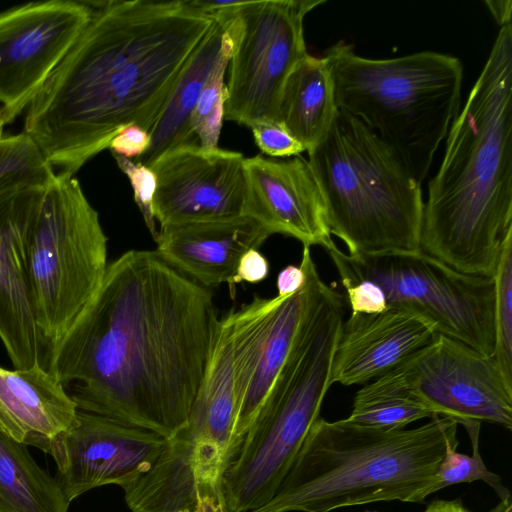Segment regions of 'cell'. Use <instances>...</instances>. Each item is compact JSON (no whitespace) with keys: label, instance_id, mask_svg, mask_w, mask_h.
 Returning a JSON list of instances; mask_svg holds the SVG:
<instances>
[{"label":"cell","instance_id":"6da1fadb","mask_svg":"<svg viewBox=\"0 0 512 512\" xmlns=\"http://www.w3.org/2000/svg\"><path fill=\"white\" fill-rule=\"evenodd\" d=\"M221 318L210 290L156 250L126 251L42 365L78 410L169 438L188 419Z\"/></svg>","mask_w":512,"mask_h":512},{"label":"cell","instance_id":"7a4b0ae2","mask_svg":"<svg viewBox=\"0 0 512 512\" xmlns=\"http://www.w3.org/2000/svg\"><path fill=\"white\" fill-rule=\"evenodd\" d=\"M91 18L27 108L23 132L74 175L121 129L148 132L215 20L173 1L90 2Z\"/></svg>","mask_w":512,"mask_h":512},{"label":"cell","instance_id":"3957f363","mask_svg":"<svg viewBox=\"0 0 512 512\" xmlns=\"http://www.w3.org/2000/svg\"><path fill=\"white\" fill-rule=\"evenodd\" d=\"M424 202L420 249L451 268L492 276L512 231V26L500 30L452 122Z\"/></svg>","mask_w":512,"mask_h":512},{"label":"cell","instance_id":"277c9868","mask_svg":"<svg viewBox=\"0 0 512 512\" xmlns=\"http://www.w3.org/2000/svg\"><path fill=\"white\" fill-rule=\"evenodd\" d=\"M456 420L433 415L412 429L317 418L272 499L250 512H330L381 501L423 503Z\"/></svg>","mask_w":512,"mask_h":512},{"label":"cell","instance_id":"5b68a950","mask_svg":"<svg viewBox=\"0 0 512 512\" xmlns=\"http://www.w3.org/2000/svg\"><path fill=\"white\" fill-rule=\"evenodd\" d=\"M344 315L345 297L320 278L288 357L224 472L227 512L253 511L274 496L332 385Z\"/></svg>","mask_w":512,"mask_h":512},{"label":"cell","instance_id":"8992f818","mask_svg":"<svg viewBox=\"0 0 512 512\" xmlns=\"http://www.w3.org/2000/svg\"><path fill=\"white\" fill-rule=\"evenodd\" d=\"M323 57L338 109L374 131L422 183L460 111L461 61L434 51L370 59L343 40Z\"/></svg>","mask_w":512,"mask_h":512},{"label":"cell","instance_id":"52a82bcc","mask_svg":"<svg viewBox=\"0 0 512 512\" xmlns=\"http://www.w3.org/2000/svg\"><path fill=\"white\" fill-rule=\"evenodd\" d=\"M308 157L329 232L348 254L420 248L421 183L361 120L339 110Z\"/></svg>","mask_w":512,"mask_h":512},{"label":"cell","instance_id":"ba28073f","mask_svg":"<svg viewBox=\"0 0 512 512\" xmlns=\"http://www.w3.org/2000/svg\"><path fill=\"white\" fill-rule=\"evenodd\" d=\"M108 238L74 175L57 172L25 238L32 309L44 351L72 325L104 278Z\"/></svg>","mask_w":512,"mask_h":512},{"label":"cell","instance_id":"9c48e42d","mask_svg":"<svg viewBox=\"0 0 512 512\" xmlns=\"http://www.w3.org/2000/svg\"><path fill=\"white\" fill-rule=\"evenodd\" d=\"M342 285L369 280L388 307L428 320L435 331L486 355L494 352V279L457 271L423 250L350 255L327 248Z\"/></svg>","mask_w":512,"mask_h":512},{"label":"cell","instance_id":"30bf717a","mask_svg":"<svg viewBox=\"0 0 512 512\" xmlns=\"http://www.w3.org/2000/svg\"><path fill=\"white\" fill-rule=\"evenodd\" d=\"M325 0L244 1L215 20L232 41L229 79L225 86L224 119L250 127L278 122L284 84L307 54L304 18Z\"/></svg>","mask_w":512,"mask_h":512},{"label":"cell","instance_id":"8fae6325","mask_svg":"<svg viewBox=\"0 0 512 512\" xmlns=\"http://www.w3.org/2000/svg\"><path fill=\"white\" fill-rule=\"evenodd\" d=\"M300 265L305 272V283L299 291L286 297L254 295L252 301L224 316L232 334L239 385V408L229 450L230 462L288 357L321 277L310 247L303 246Z\"/></svg>","mask_w":512,"mask_h":512},{"label":"cell","instance_id":"7c38bea8","mask_svg":"<svg viewBox=\"0 0 512 512\" xmlns=\"http://www.w3.org/2000/svg\"><path fill=\"white\" fill-rule=\"evenodd\" d=\"M92 14L89 1L30 2L0 13V123L28 108Z\"/></svg>","mask_w":512,"mask_h":512},{"label":"cell","instance_id":"4fadbf2b","mask_svg":"<svg viewBox=\"0 0 512 512\" xmlns=\"http://www.w3.org/2000/svg\"><path fill=\"white\" fill-rule=\"evenodd\" d=\"M398 367L433 415L512 429V388L493 356L437 333Z\"/></svg>","mask_w":512,"mask_h":512},{"label":"cell","instance_id":"5bb4252c","mask_svg":"<svg viewBox=\"0 0 512 512\" xmlns=\"http://www.w3.org/2000/svg\"><path fill=\"white\" fill-rule=\"evenodd\" d=\"M245 157L199 144L171 149L150 167L157 179L153 199L160 227L246 215Z\"/></svg>","mask_w":512,"mask_h":512},{"label":"cell","instance_id":"9a60e30c","mask_svg":"<svg viewBox=\"0 0 512 512\" xmlns=\"http://www.w3.org/2000/svg\"><path fill=\"white\" fill-rule=\"evenodd\" d=\"M165 442L155 432L78 410L75 424L51 454L56 479L70 503L103 485L123 488L152 468Z\"/></svg>","mask_w":512,"mask_h":512},{"label":"cell","instance_id":"2e32d148","mask_svg":"<svg viewBox=\"0 0 512 512\" xmlns=\"http://www.w3.org/2000/svg\"><path fill=\"white\" fill-rule=\"evenodd\" d=\"M246 216L299 240L327 249L335 244L325 219L322 195L307 160H277L261 154L244 159Z\"/></svg>","mask_w":512,"mask_h":512},{"label":"cell","instance_id":"e0dca14e","mask_svg":"<svg viewBox=\"0 0 512 512\" xmlns=\"http://www.w3.org/2000/svg\"><path fill=\"white\" fill-rule=\"evenodd\" d=\"M48 185L0 195V340L17 369L42 364L43 359L27 280L25 238Z\"/></svg>","mask_w":512,"mask_h":512},{"label":"cell","instance_id":"ac0fdd59","mask_svg":"<svg viewBox=\"0 0 512 512\" xmlns=\"http://www.w3.org/2000/svg\"><path fill=\"white\" fill-rule=\"evenodd\" d=\"M436 334L428 320L402 307L351 312L341 327L331 382L364 385L402 364Z\"/></svg>","mask_w":512,"mask_h":512},{"label":"cell","instance_id":"d6986e66","mask_svg":"<svg viewBox=\"0 0 512 512\" xmlns=\"http://www.w3.org/2000/svg\"><path fill=\"white\" fill-rule=\"evenodd\" d=\"M271 232L250 216L160 227L154 239L157 253L204 287L227 283L236 294L241 257L258 249Z\"/></svg>","mask_w":512,"mask_h":512},{"label":"cell","instance_id":"ffe728a7","mask_svg":"<svg viewBox=\"0 0 512 512\" xmlns=\"http://www.w3.org/2000/svg\"><path fill=\"white\" fill-rule=\"evenodd\" d=\"M77 413L64 385L41 363L12 370L0 366V431L13 440L51 456Z\"/></svg>","mask_w":512,"mask_h":512},{"label":"cell","instance_id":"44dd1931","mask_svg":"<svg viewBox=\"0 0 512 512\" xmlns=\"http://www.w3.org/2000/svg\"><path fill=\"white\" fill-rule=\"evenodd\" d=\"M239 408V385L231 330L222 317L210 362L178 434L203 454L230 462L229 450Z\"/></svg>","mask_w":512,"mask_h":512},{"label":"cell","instance_id":"7402d4cb","mask_svg":"<svg viewBox=\"0 0 512 512\" xmlns=\"http://www.w3.org/2000/svg\"><path fill=\"white\" fill-rule=\"evenodd\" d=\"M338 113L326 59L307 53L284 84L278 122L308 152L324 138Z\"/></svg>","mask_w":512,"mask_h":512},{"label":"cell","instance_id":"603a6c76","mask_svg":"<svg viewBox=\"0 0 512 512\" xmlns=\"http://www.w3.org/2000/svg\"><path fill=\"white\" fill-rule=\"evenodd\" d=\"M223 37V25L216 21L182 71L161 114L149 131L151 141L148 149L136 158V162L151 167L161 155L171 149L199 144L190 129V117L204 83L219 57Z\"/></svg>","mask_w":512,"mask_h":512},{"label":"cell","instance_id":"cb8c5ba5","mask_svg":"<svg viewBox=\"0 0 512 512\" xmlns=\"http://www.w3.org/2000/svg\"><path fill=\"white\" fill-rule=\"evenodd\" d=\"M69 504L26 445L0 431V512H68Z\"/></svg>","mask_w":512,"mask_h":512},{"label":"cell","instance_id":"d4e9b609","mask_svg":"<svg viewBox=\"0 0 512 512\" xmlns=\"http://www.w3.org/2000/svg\"><path fill=\"white\" fill-rule=\"evenodd\" d=\"M432 412L411 390L397 366L363 385L352 404L348 420L385 429H403Z\"/></svg>","mask_w":512,"mask_h":512},{"label":"cell","instance_id":"484cf974","mask_svg":"<svg viewBox=\"0 0 512 512\" xmlns=\"http://www.w3.org/2000/svg\"><path fill=\"white\" fill-rule=\"evenodd\" d=\"M218 22V21H217ZM224 28L222 48L210 71L190 117V129L201 148L210 150L219 147L218 141L224 119V78L232 54L233 41L227 27Z\"/></svg>","mask_w":512,"mask_h":512},{"label":"cell","instance_id":"4316f807","mask_svg":"<svg viewBox=\"0 0 512 512\" xmlns=\"http://www.w3.org/2000/svg\"><path fill=\"white\" fill-rule=\"evenodd\" d=\"M492 277L493 358L505 383L512 388V231L502 242Z\"/></svg>","mask_w":512,"mask_h":512},{"label":"cell","instance_id":"83f0119b","mask_svg":"<svg viewBox=\"0 0 512 512\" xmlns=\"http://www.w3.org/2000/svg\"><path fill=\"white\" fill-rule=\"evenodd\" d=\"M458 424L463 425L469 435L472 455L457 452L458 445H449L438 467L431 494L454 484L483 481L495 491L499 499L510 495L501 478L491 472L482 459L479 448L481 422L462 420Z\"/></svg>","mask_w":512,"mask_h":512},{"label":"cell","instance_id":"f1b7e54d","mask_svg":"<svg viewBox=\"0 0 512 512\" xmlns=\"http://www.w3.org/2000/svg\"><path fill=\"white\" fill-rule=\"evenodd\" d=\"M120 170L126 174L132 186L134 200L142 214L145 225L153 239L157 235L153 199L157 187V179L152 168L140 162H133L121 155L112 154Z\"/></svg>","mask_w":512,"mask_h":512},{"label":"cell","instance_id":"f546056e","mask_svg":"<svg viewBox=\"0 0 512 512\" xmlns=\"http://www.w3.org/2000/svg\"><path fill=\"white\" fill-rule=\"evenodd\" d=\"M259 149L271 157L298 156L304 147L276 121L263 120L249 127Z\"/></svg>","mask_w":512,"mask_h":512},{"label":"cell","instance_id":"4dcf8cb0","mask_svg":"<svg viewBox=\"0 0 512 512\" xmlns=\"http://www.w3.org/2000/svg\"><path fill=\"white\" fill-rule=\"evenodd\" d=\"M346 299L353 313H380L388 308L385 294L380 286L369 280H359L343 286Z\"/></svg>","mask_w":512,"mask_h":512},{"label":"cell","instance_id":"1f68e13d","mask_svg":"<svg viewBox=\"0 0 512 512\" xmlns=\"http://www.w3.org/2000/svg\"><path fill=\"white\" fill-rule=\"evenodd\" d=\"M150 134L147 130L136 124L125 126L111 140L109 148L112 154L126 158H138L146 152L150 145Z\"/></svg>","mask_w":512,"mask_h":512},{"label":"cell","instance_id":"d6a6232c","mask_svg":"<svg viewBox=\"0 0 512 512\" xmlns=\"http://www.w3.org/2000/svg\"><path fill=\"white\" fill-rule=\"evenodd\" d=\"M269 274V262L258 249H250L240 259L235 282L242 281L258 283L264 280Z\"/></svg>","mask_w":512,"mask_h":512},{"label":"cell","instance_id":"836d02e7","mask_svg":"<svg viewBox=\"0 0 512 512\" xmlns=\"http://www.w3.org/2000/svg\"><path fill=\"white\" fill-rule=\"evenodd\" d=\"M181 512H227L223 489L198 487L195 506Z\"/></svg>","mask_w":512,"mask_h":512},{"label":"cell","instance_id":"e575fe53","mask_svg":"<svg viewBox=\"0 0 512 512\" xmlns=\"http://www.w3.org/2000/svg\"><path fill=\"white\" fill-rule=\"evenodd\" d=\"M304 283L305 272L302 266L288 265L277 276V296H290L299 291Z\"/></svg>","mask_w":512,"mask_h":512},{"label":"cell","instance_id":"d590c367","mask_svg":"<svg viewBox=\"0 0 512 512\" xmlns=\"http://www.w3.org/2000/svg\"><path fill=\"white\" fill-rule=\"evenodd\" d=\"M484 3L500 27L511 24V0H486Z\"/></svg>","mask_w":512,"mask_h":512},{"label":"cell","instance_id":"8d00e7d4","mask_svg":"<svg viewBox=\"0 0 512 512\" xmlns=\"http://www.w3.org/2000/svg\"><path fill=\"white\" fill-rule=\"evenodd\" d=\"M423 512H472L467 509L461 499L442 500L436 499L430 502Z\"/></svg>","mask_w":512,"mask_h":512},{"label":"cell","instance_id":"74e56055","mask_svg":"<svg viewBox=\"0 0 512 512\" xmlns=\"http://www.w3.org/2000/svg\"><path fill=\"white\" fill-rule=\"evenodd\" d=\"M490 512H512V497L511 494L500 499L499 503L494 506Z\"/></svg>","mask_w":512,"mask_h":512},{"label":"cell","instance_id":"f35d334b","mask_svg":"<svg viewBox=\"0 0 512 512\" xmlns=\"http://www.w3.org/2000/svg\"><path fill=\"white\" fill-rule=\"evenodd\" d=\"M3 128H4V126L0 123V139L3 137V135H2Z\"/></svg>","mask_w":512,"mask_h":512},{"label":"cell","instance_id":"ab89813d","mask_svg":"<svg viewBox=\"0 0 512 512\" xmlns=\"http://www.w3.org/2000/svg\"><path fill=\"white\" fill-rule=\"evenodd\" d=\"M365 512H378V511H365Z\"/></svg>","mask_w":512,"mask_h":512}]
</instances>
